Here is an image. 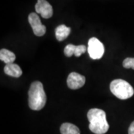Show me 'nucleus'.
Returning <instances> with one entry per match:
<instances>
[{
    "mask_svg": "<svg viewBox=\"0 0 134 134\" xmlns=\"http://www.w3.org/2000/svg\"><path fill=\"white\" fill-rule=\"evenodd\" d=\"M87 118L90 121L89 128L93 133L104 134L109 130V124L107 121L106 113L104 110L92 108L87 113Z\"/></svg>",
    "mask_w": 134,
    "mask_h": 134,
    "instance_id": "f257e3e1",
    "label": "nucleus"
},
{
    "mask_svg": "<svg viewBox=\"0 0 134 134\" xmlns=\"http://www.w3.org/2000/svg\"><path fill=\"white\" fill-rule=\"evenodd\" d=\"M46 104V95L40 81H34L29 88V105L33 110H40Z\"/></svg>",
    "mask_w": 134,
    "mask_h": 134,
    "instance_id": "f03ea898",
    "label": "nucleus"
},
{
    "mask_svg": "<svg viewBox=\"0 0 134 134\" xmlns=\"http://www.w3.org/2000/svg\"><path fill=\"white\" fill-rule=\"evenodd\" d=\"M111 92L121 100H126L134 95L133 86L128 82L122 79H115L110 83Z\"/></svg>",
    "mask_w": 134,
    "mask_h": 134,
    "instance_id": "7ed1b4c3",
    "label": "nucleus"
},
{
    "mask_svg": "<svg viewBox=\"0 0 134 134\" xmlns=\"http://www.w3.org/2000/svg\"><path fill=\"white\" fill-rule=\"evenodd\" d=\"M87 51L90 57L92 60H98L103 57L104 54V46L99 40L92 37L89 40Z\"/></svg>",
    "mask_w": 134,
    "mask_h": 134,
    "instance_id": "20e7f679",
    "label": "nucleus"
},
{
    "mask_svg": "<svg viewBox=\"0 0 134 134\" xmlns=\"http://www.w3.org/2000/svg\"><path fill=\"white\" fill-rule=\"evenodd\" d=\"M29 22L33 29L34 34L37 37H42L46 32V27L41 23L39 16L36 13H31L29 16Z\"/></svg>",
    "mask_w": 134,
    "mask_h": 134,
    "instance_id": "39448f33",
    "label": "nucleus"
},
{
    "mask_svg": "<svg viewBox=\"0 0 134 134\" xmlns=\"http://www.w3.org/2000/svg\"><path fill=\"white\" fill-rule=\"evenodd\" d=\"M86 78L77 72H71L67 77V86L71 90H77L85 84Z\"/></svg>",
    "mask_w": 134,
    "mask_h": 134,
    "instance_id": "423d86ee",
    "label": "nucleus"
},
{
    "mask_svg": "<svg viewBox=\"0 0 134 134\" xmlns=\"http://www.w3.org/2000/svg\"><path fill=\"white\" fill-rule=\"evenodd\" d=\"M35 10L37 14H40L44 19L51 18L53 15L52 6L46 0H37L35 5Z\"/></svg>",
    "mask_w": 134,
    "mask_h": 134,
    "instance_id": "0eeeda50",
    "label": "nucleus"
},
{
    "mask_svg": "<svg viewBox=\"0 0 134 134\" xmlns=\"http://www.w3.org/2000/svg\"><path fill=\"white\" fill-rule=\"evenodd\" d=\"M4 72L6 75L14 77H19L23 75L21 68L16 63L6 64L4 68Z\"/></svg>",
    "mask_w": 134,
    "mask_h": 134,
    "instance_id": "6e6552de",
    "label": "nucleus"
},
{
    "mask_svg": "<svg viewBox=\"0 0 134 134\" xmlns=\"http://www.w3.org/2000/svg\"><path fill=\"white\" fill-rule=\"evenodd\" d=\"M71 29L65 25H60L55 29V37L58 41H63L69 37Z\"/></svg>",
    "mask_w": 134,
    "mask_h": 134,
    "instance_id": "1a4fd4ad",
    "label": "nucleus"
},
{
    "mask_svg": "<svg viewBox=\"0 0 134 134\" xmlns=\"http://www.w3.org/2000/svg\"><path fill=\"white\" fill-rule=\"evenodd\" d=\"M0 60L5 63V64L14 63L16 60V55L14 53L6 48H2L0 51Z\"/></svg>",
    "mask_w": 134,
    "mask_h": 134,
    "instance_id": "9d476101",
    "label": "nucleus"
},
{
    "mask_svg": "<svg viewBox=\"0 0 134 134\" xmlns=\"http://www.w3.org/2000/svg\"><path fill=\"white\" fill-rule=\"evenodd\" d=\"M61 134H81V131L76 125L71 123H63L60 126Z\"/></svg>",
    "mask_w": 134,
    "mask_h": 134,
    "instance_id": "9b49d317",
    "label": "nucleus"
},
{
    "mask_svg": "<svg viewBox=\"0 0 134 134\" xmlns=\"http://www.w3.org/2000/svg\"><path fill=\"white\" fill-rule=\"evenodd\" d=\"M76 47L77 46H75L73 44H69V45H67L65 47V49H64V54L66 57H68V58L72 57V55L75 54Z\"/></svg>",
    "mask_w": 134,
    "mask_h": 134,
    "instance_id": "f8f14e48",
    "label": "nucleus"
},
{
    "mask_svg": "<svg viewBox=\"0 0 134 134\" xmlns=\"http://www.w3.org/2000/svg\"><path fill=\"white\" fill-rule=\"evenodd\" d=\"M122 65L125 69H133L134 70V58H127L124 60Z\"/></svg>",
    "mask_w": 134,
    "mask_h": 134,
    "instance_id": "ddd939ff",
    "label": "nucleus"
},
{
    "mask_svg": "<svg viewBox=\"0 0 134 134\" xmlns=\"http://www.w3.org/2000/svg\"><path fill=\"white\" fill-rule=\"evenodd\" d=\"M86 47L84 45H80V46H77L76 49H75V57H80L81 54L86 52Z\"/></svg>",
    "mask_w": 134,
    "mask_h": 134,
    "instance_id": "4468645a",
    "label": "nucleus"
},
{
    "mask_svg": "<svg viewBox=\"0 0 134 134\" xmlns=\"http://www.w3.org/2000/svg\"><path fill=\"white\" fill-rule=\"evenodd\" d=\"M128 134H134V121L130 124L128 129Z\"/></svg>",
    "mask_w": 134,
    "mask_h": 134,
    "instance_id": "2eb2a0df",
    "label": "nucleus"
}]
</instances>
